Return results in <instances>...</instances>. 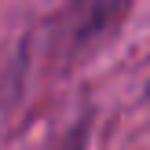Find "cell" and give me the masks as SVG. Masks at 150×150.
Instances as JSON below:
<instances>
[{
	"label": "cell",
	"instance_id": "1",
	"mask_svg": "<svg viewBox=\"0 0 150 150\" xmlns=\"http://www.w3.org/2000/svg\"><path fill=\"white\" fill-rule=\"evenodd\" d=\"M132 0H70V26L77 44H95L125 22Z\"/></svg>",
	"mask_w": 150,
	"mask_h": 150
},
{
	"label": "cell",
	"instance_id": "3",
	"mask_svg": "<svg viewBox=\"0 0 150 150\" xmlns=\"http://www.w3.org/2000/svg\"><path fill=\"white\" fill-rule=\"evenodd\" d=\"M143 99H146V103H150V84H146V88H143Z\"/></svg>",
	"mask_w": 150,
	"mask_h": 150
},
{
	"label": "cell",
	"instance_id": "2",
	"mask_svg": "<svg viewBox=\"0 0 150 150\" xmlns=\"http://www.w3.org/2000/svg\"><path fill=\"white\" fill-rule=\"evenodd\" d=\"M88 143H92V110H84V114L55 139L51 150H88Z\"/></svg>",
	"mask_w": 150,
	"mask_h": 150
}]
</instances>
